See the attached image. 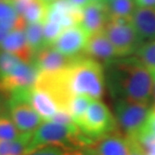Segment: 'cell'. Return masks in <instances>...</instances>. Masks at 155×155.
Wrapping results in <instances>:
<instances>
[{
  "label": "cell",
  "mask_w": 155,
  "mask_h": 155,
  "mask_svg": "<svg viewBox=\"0 0 155 155\" xmlns=\"http://www.w3.org/2000/svg\"><path fill=\"white\" fill-rule=\"evenodd\" d=\"M105 84L115 101L127 100L149 104L153 77L148 68L136 59L119 58L104 66Z\"/></svg>",
  "instance_id": "obj_1"
},
{
  "label": "cell",
  "mask_w": 155,
  "mask_h": 155,
  "mask_svg": "<svg viewBox=\"0 0 155 155\" xmlns=\"http://www.w3.org/2000/svg\"><path fill=\"white\" fill-rule=\"evenodd\" d=\"M66 74L72 94L101 99L105 88L104 67L101 63L81 54L73 59Z\"/></svg>",
  "instance_id": "obj_2"
},
{
  "label": "cell",
  "mask_w": 155,
  "mask_h": 155,
  "mask_svg": "<svg viewBox=\"0 0 155 155\" xmlns=\"http://www.w3.org/2000/svg\"><path fill=\"white\" fill-rule=\"evenodd\" d=\"M94 140L85 136L76 124L65 125L46 121L41 123L32 134L28 153L45 146H56L75 150L93 146Z\"/></svg>",
  "instance_id": "obj_3"
},
{
  "label": "cell",
  "mask_w": 155,
  "mask_h": 155,
  "mask_svg": "<svg viewBox=\"0 0 155 155\" xmlns=\"http://www.w3.org/2000/svg\"><path fill=\"white\" fill-rule=\"evenodd\" d=\"M149 111L147 104L127 100L115 101L116 129L127 139H136L144 128Z\"/></svg>",
  "instance_id": "obj_4"
},
{
  "label": "cell",
  "mask_w": 155,
  "mask_h": 155,
  "mask_svg": "<svg viewBox=\"0 0 155 155\" xmlns=\"http://www.w3.org/2000/svg\"><path fill=\"white\" fill-rule=\"evenodd\" d=\"M77 126L85 136L96 141L104 135L116 130V122L115 116L105 104L100 100H92Z\"/></svg>",
  "instance_id": "obj_5"
},
{
  "label": "cell",
  "mask_w": 155,
  "mask_h": 155,
  "mask_svg": "<svg viewBox=\"0 0 155 155\" xmlns=\"http://www.w3.org/2000/svg\"><path fill=\"white\" fill-rule=\"evenodd\" d=\"M116 50L119 58L135 54L141 40L134 26L132 18L109 19L104 29Z\"/></svg>",
  "instance_id": "obj_6"
},
{
  "label": "cell",
  "mask_w": 155,
  "mask_h": 155,
  "mask_svg": "<svg viewBox=\"0 0 155 155\" xmlns=\"http://www.w3.org/2000/svg\"><path fill=\"white\" fill-rule=\"evenodd\" d=\"M7 108L8 115L21 133H34L42 122L32 106L19 92L11 93Z\"/></svg>",
  "instance_id": "obj_7"
},
{
  "label": "cell",
  "mask_w": 155,
  "mask_h": 155,
  "mask_svg": "<svg viewBox=\"0 0 155 155\" xmlns=\"http://www.w3.org/2000/svg\"><path fill=\"white\" fill-rule=\"evenodd\" d=\"M38 71L32 63L20 62L11 72L0 78V91L9 93L33 87L38 78Z\"/></svg>",
  "instance_id": "obj_8"
},
{
  "label": "cell",
  "mask_w": 155,
  "mask_h": 155,
  "mask_svg": "<svg viewBox=\"0 0 155 155\" xmlns=\"http://www.w3.org/2000/svg\"><path fill=\"white\" fill-rule=\"evenodd\" d=\"M90 35L80 24L65 28L51 47L64 55L75 58L83 54Z\"/></svg>",
  "instance_id": "obj_9"
},
{
  "label": "cell",
  "mask_w": 155,
  "mask_h": 155,
  "mask_svg": "<svg viewBox=\"0 0 155 155\" xmlns=\"http://www.w3.org/2000/svg\"><path fill=\"white\" fill-rule=\"evenodd\" d=\"M83 54L99 62L104 67L119 59L116 50L104 30L90 35Z\"/></svg>",
  "instance_id": "obj_10"
},
{
  "label": "cell",
  "mask_w": 155,
  "mask_h": 155,
  "mask_svg": "<svg viewBox=\"0 0 155 155\" xmlns=\"http://www.w3.org/2000/svg\"><path fill=\"white\" fill-rule=\"evenodd\" d=\"M73 59L62 54L51 46H47L34 54L31 63L38 72L51 73L67 69Z\"/></svg>",
  "instance_id": "obj_11"
},
{
  "label": "cell",
  "mask_w": 155,
  "mask_h": 155,
  "mask_svg": "<svg viewBox=\"0 0 155 155\" xmlns=\"http://www.w3.org/2000/svg\"><path fill=\"white\" fill-rule=\"evenodd\" d=\"M19 92L29 103L43 122L51 121L60 108L48 92L34 85L32 88L16 91ZM14 93V92H13Z\"/></svg>",
  "instance_id": "obj_12"
},
{
  "label": "cell",
  "mask_w": 155,
  "mask_h": 155,
  "mask_svg": "<svg viewBox=\"0 0 155 155\" xmlns=\"http://www.w3.org/2000/svg\"><path fill=\"white\" fill-rule=\"evenodd\" d=\"M110 19L107 4L90 3L82 11V17L79 24L87 33L93 34L103 31Z\"/></svg>",
  "instance_id": "obj_13"
},
{
  "label": "cell",
  "mask_w": 155,
  "mask_h": 155,
  "mask_svg": "<svg viewBox=\"0 0 155 155\" xmlns=\"http://www.w3.org/2000/svg\"><path fill=\"white\" fill-rule=\"evenodd\" d=\"M93 147L96 155H129L130 153L128 139L117 129L97 140Z\"/></svg>",
  "instance_id": "obj_14"
},
{
  "label": "cell",
  "mask_w": 155,
  "mask_h": 155,
  "mask_svg": "<svg viewBox=\"0 0 155 155\" xmlns=\"http://www.w3.org/2000/svg\"><path fill=\"white\" fill-rule=\"evenodd\" d=\"M0 50L8 52L26 63H31L33 52L29 48L24 29H14L6 35L0 45Z\"/></svg>",
  "instance_id": "obj_15"
},
{
  "label": "cell",
  "mask_w": 155,
  "mask_h": 155,
  "mask_svg": "<svg viewBox=\"0 0 155 155\" xmlns=\"http://www.w3.org/2000/svg\"><path fill=\"white\" fill-rule=\"evenodd\" d=\"M134 28L140 40L155 39V8L136 7L132 17Z\"/></svg>",
  "instance_id": "obj_16"
},
{
  "label": "cell",
  "mask_w": 155,
  "mask_h": 155,
  "mask_svg": "<svg viewBox=\"0 0 155 155\" xmlns=\"http://www.w3.org/2000/svg\"><path fill=\"white\" fill-rule=\"evenodd\" d=\"M0 24L10 31L24 29L27 25L25 20L17 13L13 2L8 0H0Z\"/></svg>",
  "instance_id": "obj_17"
},
{
  "label": "cell",
  "mask_w": 155,
  "mask_h": 155,
  "mask_svg": "<svg viewBox=\"0 0 155 155\" xmlns=\"http://www.w3.org/2000/svg\"><path fill=\"white\" fill-rule=\"evenodd\" d=\"M33 133H22L12 140L0 141V155H26Z\"/></svg>",
  "instance_id": "obj_18"
},
{
  "label": "cell",
  "mask_w": 155,
  "mask_h": 155,
  "mask_svg": "<svg viewBox=\"0 0 155 155\" xmlns=\"http://www.w3.org/2000/svg\"><path fill=\"white\" fill-rule=\"evenodd\" d=\"M48 13V5L41 0H30L22 14L26 23L43 22Z\"/></svg>",
  "instance_id": "obj_19"
},
{
  "label": "cell",
  "mask_w": 155,
  "mask_h": 155,
  "mask_svg": "<svg viewBox=\"0 0 155 155\" xmlns=\"http://www.w3.org/2000/svg\"><path fill=\"white\" fill-rule=\"evenodd\" d=\"M110 19L132 18L136 5L134 0H112L107 4Z\"/></svg>",
  "instance_id": "obj_20"
},
{
  "label": "cell",
  "mask_w": 155,
  "mask_h": 155,
  "mask_svg": "<svg viewBox=\"0 0 155 155\" xmlns=\"http://www.w3.org/2000/svg\"><path fill=\"white\" fill-rule=\"evenodd\" d=\"M24 34L28 46L33 52V54L37 53L42 48L47 47L45 46L42 22L28 23L24 28Z\"/></svg>",
  "instance_id": "obj_21"
},
{
  "label": "cell",
  "mask_w": 155,
  "mask_h": 155,
  "mask_svg": "<svg viewBox=\"0 0 155 155\" xmlns=\"http://www.w3.org/2000/svg\"><path fill=\"white\" fill-rule=\"evenodd\" d=\"M92 100L84 95H75L72 97L68 106V112L76 125L83 118Z\"/></svg>",
  "instance_id": "obj_22"
},
{
  "label": "cell",
  "mask_w": 155,
  "mask_h": 155,
  "mask_svg": "<svg viewBox=\"0 0 155 155\" xmlns=\"http://www.w3.org/2000/svg\"><path fill=\"white\" fill-rule=\"evenodd\" d=\"M134 54L148 70L155 69V39L142 43Z\"/></svg>",
  "instance_id": "obj_23"
},
{
  "label": "cell",
  "mask_w": 155,
  "mask_h": 155,
  "mask_svg": "<svg viewBox=\"0 0 155 155\" xmlns=\"http://www.w3.org/2000/svg\"><path fill=\"white\" fill-rule=\"evenodd\" d=\"M22 134L18 130L8 113L3 112L0 114V141L15 140Z\"/></svg>",
  "instance_id": "obj_24"
},
{
  "label": "cell",
  "mask_w": 155,
  "mask_h": 155,
  "mask_svg": "<svg viewBox=\"0 0 155 155\" xmlns=\"http://www.w3.org/2000/svg\"><path fill=\"white\" fill-rule=\"evenodd\" d=\"M63 30L64 28L59 23L49 20H46L43 22L45 46H52Z\"/></svg>",
  "instance_id": "obj_25"
},
{
  "label": "cell",
  "mask_w": 155,
  "mask_h": 155,
  "mask_svg": "<svg viewBox=\"0 0 155 155\" xmlns=\"http://www.w3.org/2000/svg\"><path fill=\"white\" fill-rule=\"evenodd\" d=\"M20 62H22V61L17 56L0 50V78L11 72Z\"/></svg>",
  "instance_id": "obj_26"
},
{
  "label": "cell",
  "mask_w": 155,
  "mask_h": 155,
  "mask_svg": "<svg viewBox=\"0 0 155 155\" xmlns=\"http://www.w3.org/2000/svg\"><path fill=\"white\" fill-rule=\"evenodd\" d=\"M72 150L56 146H45L32 150L26 155H68Z\"/></svg>",
  "instance_id": "obj_27"
},
{
  "label": "cell",
  "mask_w": 155,
  "mask_h": 155,
  "mask_svg": "<svg viewBox=\"0 0 155 155\" xmlns=\"http://www.w3.org/2000/svg\"><path fill=\"white\" fill-rule=\"evenodd\" d=\"M142 130L155 136V104L150 107V111L144 128Z\"/></svg>",
  "instance_id": "obj_28"
},
{
  "label": "cell",
  "mask_w": 155,
  "mask_h": 155,
  "mask_svg": "<svg viewBox=\"0 0 155 155\" xmlns=\"http://www.w3.org/2000/svg\"><path fill=\"white\" fill-rule=\"evenodd\" d=\"M130 144L129 155H147L145 150L136 139H128Z\"/></svg>",
  "instance_id": "obj_29"
},
{
  "label": "cell",
  "mask_w": 155,
  "mask_h": 155,
  "mask_svg": "<svg viewBox=\"0 0 155 155\" xmlns=\"http://www.w3.org/2000/svg\"><path fill=\"white\" fill-rule=\"evenodd\" d=\"M68 155H96L93 146L83 147L79 149L72 150Z\"/></svg>",
  "instance_id": "obj_30"
},
{
  "label": "cell",
  "mask_w": 155,
  "mask_h": 155,
  "mask_svg": "<svg viewBox=\"0 0 155 155\" xmlns=\"http://www.w3.org/2000/svg\"><path fill=\"white\" fill-rule=\"evenodd\" d=\"M137 7L155 8V0H134Z\"/></svg>",
  "instance_id": "obj_31"
},
{
  "label": "cell",
  "mask_w": 155,
  "mask_h": 155,
  "mask_svg": "<svg viewBox=\"0 0 155 155\" xmlns=\"http://www.w3.org/2000/svg\"><path fill=\"white\" fill-rule=\"evenodd\" d=\"M69 1L73 5L81 10H83L84 7H86L91 3V0H69Z\"/></svg>",
  "instance_id": "obj_32"
},
{
  "label": "cell",
  "mask_w": 155,
  "mask_h": 155,
  "mask_svg": "<svg viewBox=\"0 0 155 155\" xmlns=\"http://www.w3.org/2000/svg\"><path fill=\"white\" fill-rule=\"evenodd\" d=\"M10 32L11 31L6 28V27H5L2 24H0V45L2 43V41H4V39L6 37V35L10 33Z\"/></svg>",
  "instance_id": "obj_33"
},
{
  "label": "cell",
  "mask_w": 155,
  "mask_h": 155,
  "mask_svg": "<svg viewBox=\"0 0 155 155\" xmlns=\"http://www.w3.org/2000/svg\"><path fill=\"white\" fill-rule=\"evenodd\" d=\"M151 72V75L153 77V96L152 98L153 99V104H155V69H152L149 70Z\"/></svg>",
  "instance_id": "obj_34"
},
{
  "label": "cell",
  "mask_w": 155,
  "mask_h": 155,
  "mask_svg": "<svg viewBox=\"0 0 155 155\" xmlns=\"http://www.w3.org/2000/svg\"><path fill=\"white\" fill-rule=\"evenodd\" d=\"M91 3L94 4H101V5H106L107 0H91Z\"/></svg>",
  "instance_id": "obj_35"
},
{
  "label": "cell",
  "mask_w": 155,
  "mask_h": 155,
  "mask_svg": "<svg viewBox=\"0 0 155 155\" xmlns=\"http://www.w3.org/2000/svg\"><path fill=\"white\" fill-rule=\"evenodd\" d=\"M42 2H44L45 4H47V5H50V4H52V3H54V1L56 0H41Z\"/></svg>",
  "instance_id": "obj_36"
},
{
  "label": "cell",
  "mask_w": 155,
  "mask_h": 155,
  "mask_svg": "<svg viewBox=\"0 0 155 155\" xmlns=\"http://www.w3.org/2000/svg\"><path fill=\"white\" fill-rule=\"evenodd\" d=\"M147 155H155V153H147Z\"/></svg>",
  "instance_id": "obj_37"
},
{
  "label": "cell",
  "mask_w": 155,
  "mask_h": 155,
  "mask_svg": "<svg viewBox=\"0 0 155 155\" xmlns=\"http://www.w3.org/2000/svg\"><path fill=\"white\" fill-rule=\"evenodd\" d=\"M110 1H112V0H107V4H108L109 2H110Z\"/></svg>",
  "instance_id": "obj_38"
},
{
  "label": "cell",
  "mask_w": 155,
  "mask_h": 155,
  "mask_svg": "<svg viewBox=\"0 0 155 155\" xmlns=\"http://www.w3.org/2000/svg\"><path fill=\"white\" fill-rule=\"evenodd\" d=\"M1 113H3V112H2V110H1V106H0V114H1Z\"/></svg>",
  "instance_id": "obj_39"
},
{
  "label": "cell",
  "mask_w": 155,
  "mask_h": 155,
  "mask_svg": "<svg viewBox=\"0 0 155 155\" xmlns=\"http://www.w3.org/2000/svg\"><path fill=\"white\" fill-rule=\"evenodd\" d=\"M8 1H11V2H14V1H16V0H8Z\"/></svg>",
  "instance_id": "obj_40"
}]
</instances>
